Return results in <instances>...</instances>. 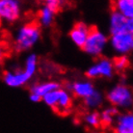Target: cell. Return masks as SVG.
Wrapping results in <instances>:
<instances>
[{"label": "cell", "mask_w": 133, "mask_h": 133, "mask_svg": "<svg viewBox=\"0 0 133 133\" xmlns=\"http://www.w3.org/2000/svg\"><path fill=\"white\" fill-rule=\"evenodd\" d=\"M53 16L54 14L45 5L37 14L38 20L40 21V23L43 24L44 26H48V25H50V24L52 23V21H53Z\"/></svg>", "instance_id": "cell-14"}, {"label": "cell", "mask_w": 133, "mask_h": 133, "mask_svg": "<svg viewBox=\"0 0 133 133\" xmlns=\"http://www.w3.org/2000/svg\"><path fill=\"white\" fill-rule=\"evenodd\" d=\"M60 85L56 82H47L43 84H36L31 88V93L43 97L45 95L59 89Z\"/></svg>", "instance_id": "cell-13"}, {"label": "cell", "mask_w": 133, "mask_h": 133, "mask_svg": "<svg viewBox=\"0 0 133 133\" xmlns=\"http://www.w3.org/2000/svg\"><path fill=\"white\" fill-rule=\"evenodd\" d=\"M31 76L26 73V71H17V72H10L5 71L4 72V81L7 85L11 87L21 86L26 83L27 80H29Z\"/></svg>", "instance_id": "cell-10"}, {"label": "cell", "mask_w": 133, "mask_h": 133, "mask_svg": "<svg viewBox=\"0 0 133 133\" xmlns=\"http://www.w3.org/2000/svg\"><path fill=\"white\" fill-rule=\"evenodd\" d=\"M0 15L8 21H15L19 17V6L17 2L12 0H1Z\"/></svg>", "instance_id": "cell-7"}, {"label": "cell", "mask_w": 133, "mask_h": 133, "mask_svg": "<svg viewBox=\"0 0 133 133\" xmlns=\"http://www.w3.org/2000/svg\"><path fill=\"white\" fill-rule=\"evenodd\" d=\"M107 39L102 33H100L97 26L91 25L89 27V33L83 50L93 56H100L103 47L106 44Z\"/></svg>", "instance_id": "cell-2"}, {"label": "cell", "mask_w": 133, "mask_h": 133, "mask_svg": "<svg viewBox=\"0 0 133 133\" xmlns=\"http://www.w3.org/2000/svg\"><path fill=\"white\" fill-rule=\"evenodd\" d=\"M45 6L49 9L52 13L55 15V14L59 13L62 9V7L64 5H62V2L61 1H57V0H48L45 2Z\"/></svg>", "instance_id": "cell-21"}, {"label": "cell", "mask_w": 133, "mask_h": 133, "mask_svg": "<svg viewBox=\"0 0 133 133\" xmlns=\"http://www.w3.org/2000/svg\"><path fill=\"white\" fill-rule=\"evenodd\" d=\"M127 32L133 35V19L128 20V23H127Z\"/></svg>", "instance_id": "cell-22"}, {"label": "cell", "mask_w": 133, "mask_h": 133, "mask_svg": "<svg viewBox=\"0 0 133 133\" xmlns=\"http://www.w3.org/2000/svg\"><path fill=\"white\" fill-rule=\"evenodd\" d=\"M85 122L91 127L95 128H99L101 127V120H100V115L97 112H93L91 114H87L85 116Z\"/></svg>", "instance_id": "cell-17"}, {"label": "cell", "mask_w": 133, "mask_h": 133, "mask_svg": "<svg viewBox=\"0 0 133 133\" xmlns=\"http://www.w3.org/2000/svg\"><path fill=\"white\" fill-rule=\"evenodd\" d=\"M118 114V110L115 108H108L104 110L100 115L101 120V127H108L113 123V117Z\"/></svg>", "instance_id": "cell-15"}, {"label": "cell", "mask_w": 133, "mask_h": 133, "mask_svg": "<svg viewBox=\"0 0 133 133\" xmlns=\"http://www.w3.org/2000/svg\"><path fill=\"white\" fill-rule=\"evenodd\" d=\"M26 68H25V71L26 73H28L30 76H32L36 70L37 66V56L36 55H30V56L27 58L26 60Z\"/></svg>", "instance_id": "cell-20"}, {"label": "cell", "mask_w": 133, "mask_h": 133, "mask_svg": "<svg viewBox=\"0 0 133 133\" xmlns=\"http://www.w3.org/2000/svg\"><path fill=\"white\" fill-rule=\"evenodd\" d=\"M107 99L115 106L127 107L133 102V97L130 90L123 85H118L107 94Z\"/></svg>", "instance_id": "cell-3"}, {"label": "cell", "mask_w": 133, "mask_h": 133, "mask_svg": "<svg viewBox=\"0 0 133 133\" xmlns=\"http://www.w3.org/2000/svg\"><path fill=\"white\" fill-rule=\"evenodd\" d=\"M111 42L114 49L121 53L127 52L133 48V35L128 32L114 35Z\"/></svg>", "instance_id": "cell-5"}, {"label": "cell", "mask_w": 133, "mask_h": 133, "mask_svg": "<svg viewBox=\"0 0 133 133\" xmlns=\"http://www.w3.org/2000/svg\"><path fill=\"white\" fill-rule=\"evenodd\" d=\"M114 69H116V70H118L119 72L123 71V70L127 69L129 66V61L127 59V57L125 56H119L115 57L112 61Z\"/></svg>", "instance_id": "cell-16"}, {"label": "cell", "mask_w": 133, "mask_h": 133, "mask_svg": "<svg viewBox=\"0 0 133 133\" xmlns=\"http://www.w3.org/2000/svg\"><path fill=\"white\" fill-rule=\"evenodd\" d=\"M60 97V90L53 91L51 93L47 94L43 97V100L44 102L46 103L47 105H49L51 108L56 104V102L58 101V98Z\"/></svg>", "instance_id": "cell-19"}, {"label": "cell", "mask_w": 133, "mask_h": 133, "mask_svg": "<svg viewBox=\"0 0 133 133\" xmlns=\"http://www.w3.org/2000/svg\"><path fill=\"white\" fill-rule=\"evenodd\" d=\"M88 33H89V27L84 22L77 21L74 23L72 29L70 30V37L77 46L83 49L88 38Z\"/></svg>", "instance_id": "cell-6"}, {"label": "cell", "mask_w": 133, "mask_h": 133, "mask_svg": "<svg viewBox=\"0 0 133 133\" xmlns=\"http://www.w3.org/2000/svg\"><path fill=\"white\" fill-rule=\"evenodd\" d=\"M113 64L109 60L101 59L95 66H91L86 71V76L89 78H97L98 76L111 77L113 73Z\"/></svg>", "instance_id": "cell-4"}, {"label": "cell", "mask_w": 133, "mask_h": 133, "mask_svg": "<svg viewBox=\"0 0 133 133\" xmlns=\"http://www.w3.org/2000/svg\"><path fill=\"white\" fill-rule=\"evenodd\" d=\"M71 89L75 97H84V98L91 97L95 93L93 85L90 82H76L72 85Z\"/></svg>", "instance_id": "cell-12"}, {"label": "cell", "mask_w": 133, "mask_h": 133, "mask_svg": "<svg viewBox=\"0 0 133 133\" xmlns=\"http://www.w3.org/2000/svg\"><path fill=\"white\" fill-rule=\"evenodd\" d=\"M71 107H72V100L70 95L66 91L60 90V97L58 98L56 104L52 107V110L60 116H66L70 114Z\"/></svg>", "instance_id": "cell-9"}, {"label": "cell", "mask_w": 133, "mask_h": 133, "mask_svg": "<svg viewBox=\"0 0 133 133\" xmlns=\"http://www.w3.org/2000/svg\"><path fill=\"white\" fill-rule=\"evenodd\" d=\"M100 103H101V96L99 93H97V92H95L91 97H87L84 100V104L88 107L99 106Z\"/></svg>", "instance_id": "cell-18"}, {"label": "cell", "mask_w": 133, "mask_h": 133, "mask_svg": "<svg viewBox=\"0 0 133 133\" xmlns=\"http://www.w3.org/2000/svg\"><path fill=\"white\" fill-rule=\"evenodd\" d=\"M111 9L121 13L128 19H133V0H119L111 2Z\"/></svg>", "instance_id": "cell-11"}, {"label": "cell", "mask_w": 133, "mask_h": 133, "mask_svg": "<svg viewBox=\"0 0 133 133\" xmlns=\"http://www.w3.org/2000/svg\"><path fill=\"white\" fill-rule=\"evenodd\" d=\"M30 99L32 100V101H35V102H39V101H41V99H42V97L32 94V95H31V97H30Z\"/></svg>", "instance_id": "cell-23"}, {"label": "cell", "mask_w": 133, "mask_h": 133, "mask_svg": "<svg viewBox=\"0 0 133 133\" xmlns=\"http://www.w3.org/2000/svg\"><path fill=\"white\" fill-rule=\"evenodd\" d=\"M128 18L123 16L121 13L112 11V16H111V26L110 31L112 36L121 33H127V23H128Z\"/></svg>", "instance_id": "cell-8"}, {"label": "cell", "mask_w": 133, "mask_h": 133, "mask_svg": "<svg viewBox=\"0 0 133 133\" xmlns=\"http://www.w3.org/2000/svg\"><path fill=\"white\" fill-rule=\"evenodd\" d=\"M41 35V23L38 19H34L26 23L19 30L16 39L15 48L17 51H23L30 48L39 40Z\"/></svg>", "instance_id": "cell-1"}]
</instances>
